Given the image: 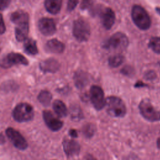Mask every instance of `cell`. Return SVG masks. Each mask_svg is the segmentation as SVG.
Instances as JSON below:
<instances>
[{
  "label": "cell",
  "mask_w": 160,
  "mask_h": 160,
  "mask_svg": "<svg viewBox=\"0 0 160 160\" xmlns=\"http://www.w3.org/2000/svg\"><path fill=\"white\" fill-rule=\"evenodd\" d=\"M11 21L16 25L29 22V15L25 11L19 10L14 12L11 15Z\"/></svg>",
  "instance_id": "obj_17"
},
{
  "label": "cell",
  "mask_w": 160,
  "mask_h": 160,
  "mask_svg": "<svg viewBox=\"0 0 160 160\" xmlns=\"http://www.w3.org/2000/svg\"><path fill=\"white\" fill-rule=\"evenodd\" d=\"M129 44V40L126 35L122 32H118L112 34L104 44L103 48L114 51L125 49Z\"/></svg>",
  "instance_id": "obj_4"
},
{
  "label": "cell",
  "mask_w": 160,
  "mask_h": 160,
  "mask_svg": "<svg viewBox=\"0 0 160 160\" xmlns=\"http://www.w3.org/2000/svg\"><path fill=\"white\" fill-rule=\"evenodd\" d=\"M88 74L82 71H77L74 76V81L78 88H83L88 83Z\"/></svg>",
  "instance_id": "obj_19"
},
{
  "label": "cell",
  "mask_w": 160,
  "mask_h": 160,
  "mask_svg": "<svg viewBox=\"0 0 160 160\" xmlns=\"http://www.w3.org/2000/svg\"><path fill=\"white\" fill-rule=\"evenodd\" d=\"M28 64L27 59L22 54L16 52H11L0 59V66L4 68H8L15 64Z\"/></svg>",
  "instance_id": "obj_7"
},
{
  "label": "cell",
  "mask_w": 160,
  "mask_h": 160,
  "mask_svg": "<svg viewBox=\"0 0 160 160\" xmlns=\"http://www.w3.org/2000/svg\"><path fill=\"white\" fill-rule=\"evenodd\" d=\"M65 48L64 44L57 39H52L48 41L46 44V49L50 52L61 53Z\"/></svg>",
  "instance_id": "obj_14"
},
{
  "label": "cell",
  "mask_w": 160,
  "mask_h": 160,
  "mask_svg": "<svg viewBox=\"0 0 160 160\" xmlns=\"http://www.w3.org/2000/svg\"><path fill=\"white\" fill-rule=\"evenodd\" d=\"M62 144L64 150L68 156L76 155L79 152L80 146L78 142L74 140H65Z\"/></svg>",
  "instance_id": "obj_13"
},
{
  "label": "cell",
  "mask_w": 160,
  "mask_h": 160,
  "mask_svg": "<svg viewBox=\"0 0 160 160\" xmlns=\"http://www.w3.org/2000/svg\"><path fill=\"white\" fill-rule=\"evenodd\" d=\"M121 73L126 75V76H131L134 71H133V69L132 67L129 66H124L121 71Z\"/></svg>",
  "instance_id": "obj_28"
},
{
  "label": "cell",
  "mask_w": 160,
  "mask_h": 160,
  "mask_svg": "<svg viewBox=\"0 0 160 160\" xmlns=\"http://www.w3.org/2000/svg\"><path fill=\"white\" fill-rule=\"evenodd\" d=\"M92 4V0H82L81 4V8L82 9L89 8Z\"/></svg>",
  "instance_id": "obj_29"
},
{
  "label": "cell",
  "mask_w": 160,
  "mask_h": 160,
  "mask_svg": "<svg viewBox=\"0 0 160 160\" xmlns=\"http://www.w3.org/2000/svg\"><path fill=\"white\" fill-rule=\"evenodd\" d=\"M90 99L91 102L97 110H101L105 106L106 99L102 89L97 85H93L90 89Z\"/></svg>",
  "instance_id": "obj_8"
},
{
  "label": "cell",
  "mask_w": 160,
  "mask_h": 160,
  "mask_svg": "<svg viewBox=\"0 0 160 160\" xmlns=\"http://www.w3.org/2000/svg\"><path fill=\"white\" fill-rule=\"evenodd\" d=\"M148 46L152 51L157 54H160V38L152 37L149 41Z\"/></svg>",
  "instance_id": "obj_24"
},
{
  "label": "cell",
  "mask_w": 160,
  "mask_h": 160,
  "mask_svg": "<svg viewBox=\"0 0 160 160\" xmlns=\"http://www.w3.org/2000/svg\"><path fill=\"white\" fill-rule=\"evenodd\" d=\"M15 120L18 122H26L30 121L34 116V110L31 106L26 103L18 104L14 108L12 112Z\"/></svg>",
  "instance_id": "obj_6"
},
{
  "label": "cell",
  "mask_w": 160,
  "mask_h": 160,
  "mask_svg": "<svg viewBox=\"0 0 160 160\" xmlns=\"http://www.w3.org/2000/svg\"><path fill=\"white\" fill-rule=\"evenodd\" d=\"M29 33V22L17 24L15 28V36L18 41H23L28 38Z\"/></svg>",
  "instance_id": "obj_16"
},
{
  "label": "cell",
  "mask_w": 160,
  "mask_h": 160,
  "mask_svg": "<svg viewBox=\"0 0 160 160\" xmlns=\"http://www.w3.org/2000/svg\"><path fill=\"white\" fill-rule=\"evenodd\" d=\"M100 17L102 26L106 29H110L114 25L116 16L114 11L109 8H105L100 11Z\"/></svg>",
  "instance_id": "obj_11"
},
{
  "label": "cell",
  "mask_w": 160,
  "mask_h": 160,
  "mask_svg": "<svg viewBox=\"0 0 160 160\" xmlns=\"http://www.w3.org/2000/svg\"><path fill=\"white\" fill-rule=\"evenodd\" d=\"M11 2V0H0V11L6 9Z\"/></svg>",
  "instance_id": "obj_30"
},
{
  "label": "cell",
  "mask_w": 160,
  "mask_h": 160,
  "mask_svg": "<svg viewBox=\"0 0 160 160\" xmlns=\"http://www.w3.org/2000/svg\"><path fill=\"white\" fill-rule=\"evenodd\" d=\"M94 130L95 128L91 124H87L82 128V132L88 138H90L93 135Z\"/></svg>",
  "instance_id": "obj_25"
},
{
  "label": "cell",
  "mask_w": 160,
  "mask_h": 160,
  "mask_svg": "<svg viewBox=\"0 0 160 160\" xmlns=\"http://www.w3.org/2000/svg\"><path fill=\"white\" fill-rule=\"evenodd\" d=\"M79 0H68L67 4V9L69 11H71L74 10V9L76 7Z\"/></svg>",
  "instance_id": "obj_27"
},
{
  "label": "cell",
  "mask_w": 160,
  "mask_h": 160,
  "mask_svg": "<svg viewBox=\"0 0 160 160\" xmlns=\"http://www.w3.org/2000/svg\"><path fill=\"white\" fill-rule=\"evenodd\" d=\"M24 48L25 51L29 54L35 55L38 51L36 41L31 38H27L24 40Z\"/></svg>",
  "instance_id": "obj_21"
},
{
  "label": "cell",
  "mask_w": 160,
  "mask_h": 160,
  "mask_svg": "<svg viewBox=\"0 0 160 160\" xmlns=\"http://www.w3.org/2000/svg\"><path fill=\"white\" fill-rule=\"evenodd\" d=\"M139 109L141 115L148 121L154 122L160 120V111L156 109L148 99H145L141 101Z\"/></svg>",
  "instance_id": "obj_5"
},
{
  "label": "cell",
  "mask_w": 160,
  "mask_h": 160,
  "mask_svg": "<svg viewBox=\"0 0 160 160\" xmlns=\"http://www.w3.org/2000/svg\"><path fill=\"white\" fill-rule=\"evenodd\" d=\"M51 99L52 95L48 91H42L38 96L39 101L44 106H48L50 104Z\"/></svg>",
  "instance_id": "obj_22"
},
{
  "label": "cell",
  "mask_w": 160,
  "mask_h": 160,
  "mask_svg": "<svg viewBox=\"0 0 160 160\" xmlns=\"http://www.w3.org/2000/svg\"><path fill=\"white\" fill-rule=\"evenodd\" d=\"M4 142H5L4 137L2 134H0V144H3Z\"/></svg>",
  "instance_id": "obj_35"
},
{
  "label": "cell",
  "mask_w": 160,
  "mask_h": 160,
  "mask_svg": "<svg viewBox=\"0 0 160 160\" xmlns=\"http://www.w3.org/2000/svg\"><path fill=\"white\" fill-rule=\"evenodd\" d=\"M87 160H94V159L91 156H88V157H87Z\"/></svg>",
  "instance_id": "obj_37"
},
{
  "label": "cell",
  "mask_w": 160,
  "mask_h": 160,
  "mask_svg": "<svg viewBox=\"0 0 160 160\" xmlns=\"http://www.w3.org/2000/svg\"><path fill=\"white\" fill-rule=\"evenodd\" d=\"M71 117L72 118L74 119H76V120H79V119L82 118V112L79 108H71Z\"/></svg>",
  "instance_id": "obj_26"
},
{
  "label": "cell",
  "mask_w": 160,
  "mask_h": 160,
  "mask_svg": "<svg viewBox=\"0 0 160 160\" xmlns=\"http://www.w3.org/2000/svg\"><path fill=\"white\" fill-rule=\"evenodd\" d=\"M131 18L136 26L141 30H147L151 24L147 11L139 5H134L131 10Z\"/></svg>",
  "instance_id": "obj_1"
},
{
  "label": "cell",
  "mask_w": 160,
  "mask_h": 160,
  "mask_svg": "<svg viewBox=\"0 0 160 160\" xmlns=\"http://www.w3.org/2000/svg\"><path fill=\"white\" fill-rule=\"evenodd\" d=\"M62 2V0H45L44 6L49 13L56 14L60 11Z\"/></svg>",
  "instance_id": "obj_18"
},
{
  "label": "cell",
  "mask_w": 160,
  "mask_h": 160,
  "mask_svg": "<svg viewBox=\"0 0 160 160\" xmlns=\"http://www.w3.org/2000/svg\"><path fill=\"white\" fill-rule=\"evenodd\" d=\"M156 11L159 14H160V8H156Z\"/></svg>",
  "instance_id": "obj_38"
},
{
  "label": "cell",
  "mask_w": 160,
  "mask_h": 160,
  "mask_svg": "<svg viewBox=\"0 0 160 160\" xmlns=\"http://www.w3.org/2000/svg\"><path fill=\"white\" fill-rule=\"evenodd\" d=\"M53 109L59 117H65L68 114V110L64 103L60 100H56L53 102Z\"/></svg>",
  "instance_id": "obj_20"
},
{
  "label": "cell",
  "mask_w": 160,
  "mask_h": 160,
  "mask_svg": "<svg viewBox=\"0 0 160 160\" xmlns=\"http://www.w3.org/2000/svg\"><path fill=\"white\" fill-rule=\"evenodd\" d=\"M6 31V26L2 18V16L0 14V34H3Z\"/></svg>",
  "instance_id": "obj_31"
},
{
  "label": "cell",
  "mask_w": 160,
  "mask_h": 160,
  "mask_svg": "<svg viewBox=\"0 0 160 160\" xmlns=\"http://www.w3.org/2000/svg\"><path fill=\"white\" fill-rule=\"evenodd\" d=\"M69 134L71 135V137H72V138H76V137H77V136H78V134H77V132H76V130H74V129H71L70 131H69Z\"/></svg>",
  "instance_id": "obj_33"
},
{
  "label": "cell",
  "mask_w": 160,
  "mask_h": 160,
  "mask_svg": "<svg viewBox=\"0 0 160 160\" xmlns=\"http://www.w3.org/2000/svg\"><path fill=\"white\" fill-rule=\"evenodd\" d=\"M108 113L112 117L121 118L126 113V108L124 102L116 96H109L106 99L105 104Z\"/></svg>",
  "instance_id": "obj_2"
},
{
  "label": "cell",
  "mask_w": 160,
  "mask_h": 160,
  "mask_svg": "<svg viewBox=\"0 0 160 160\" xmlns=\"http://www.w3.org/2000/svg\"><path fill=\"white\" fill-rule=\"evenodd\" d=\"M43 119L48 128L54 131L59 130L63 125L62 122L49 111H43Z\"/></svg>",
  "instance_id": "obj_12"
},
{
  "label": "cell",
  "mask_w": 160,
  "mask_h": 160,
  "mask_svg": "<svg viewBox=\"0 0 160 160\" xmlns=\"http://www.w3.org/2000/svg\"><path fill=\"white\" fill-rule=\"evenodd\" d=\"M6 133L9 139L16 148L22 150L27 148L28 144L26 141L18 131L11 128H9L6 129Z\"/></svg>",
  "instance_id": "obj_9"
},
{
  "label": "cell",
  "mask_w": 160,
  "mask_h": 160,
  "mask_svg": "<svg viewBox=\"0 0 160 160\" xmlns=\"http://www.w3.org/2000/svg\"><path fill=\"white\" fill-rule=\"evenodd\" d=\"M72 34L77 41H87L91 35V28L88 21L84 18H79L73 22Z\"/></svg>",
  "instance_id": "obj_3"
},
{
  "label": "cell",
  "mask_w": 160,
  "mask_h": 160,
  "mask_svg": "<svg viewBox=\"0 0 160 160\" xmlns=\"http://www.w3.org/2000/svg\"><path fill=\"white\" fill-rule=\"evenodd\" d=\"M156 77V74L154 71H150L147 72V73L146 74V78L148 79H152L153 78H154Z\"/></svg>",
  "instance_id": "obj_32"
},
{
  "label": "cell",
  "mask_w": 160,
  "mask_h": 160,
  "mask_svg": "<svg viewBox=\"0 0 160 160\" xmlns=\"http://www.w3.org/2000/svg\"><path fill=\"white\" fill-rule=\"evenodd\" d=\"M38 28L40 32L44 36H51L56 30L54 20L48 18L40 19L38 22Z\"/></svg>",
  "instance_id": "obj_10"
},
{
  "label": "cell",
  "mask_w": 160,
  "mask_h": 160,
  "mask_svg": "<svg viewBox=\"0 0 160 160\" xmlns=\"http://www.w3.org/2000/svg\"><path fill=\"white\" fill-rule=\"evenodd\" d=\"M146 86L145 84H144L143 82H141V81H138V82H136V84H135V87H138V88H139V87H141V86Z\"/></svg>",
  "instance_id": "obj_34"
},
{
  "label": "cell",
  "mask_w": 160,
  "mask_h": 160,
  "mask_svg": "<svg viewBox=\"0 0 160 160\" xmlns=\"http://www.w3.org/2000/svg\"><path fill=\"white\" fill-rule=\"evenodd\" d=\"M124 58L121 54H116L111 56L108 59L109 65L112 68H117L124 61Z\"/></svg>",
  "instance_id": "obj_23"
},
{
  "label": "cell",
  "mask_w": 160,
  "mask_h": 160,
  "mask_svg": "<svg viewBox=\"0 0 160 160\" xmlns=\"http://www.w3.org/2000/svg\"><path fill=\"white\" fill-rule=\"evenodd\" d=\"M59 68V64L54 59H48L43 61L40 63V68L44 72H55Z\"/></svg>",
  "instance_id": "obj_15"
},
{
  "label": "cell",
  "mask_w": 160,
  "mask_h": 160,
  "mask_svg": "<svg viewBox=\"0 0 160 160\" xmlns=\"http://www.w3.org/2000/svg\"><path fill=\"white\" fill-rule=\"evenodd\" d=\"M157 146L158 148L160 149V137L157 140Z\"/></svg>",
  "instance_id": "obj_36"
}]
</instances>
